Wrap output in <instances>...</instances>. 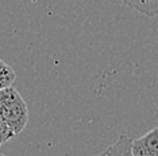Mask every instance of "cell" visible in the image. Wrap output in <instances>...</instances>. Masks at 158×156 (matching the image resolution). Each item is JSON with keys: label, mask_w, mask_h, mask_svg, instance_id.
<instances>
[{"label": "cell", "mask_w": 158, "mask_h": 156, "mask_svg": "<svg viewBox=\"0 0 158 156\" xmlns=\"http://www.w3.org/2000/svg\"><path fill=\"white\" fill-rule=\"evenodd\" d=\"M0 147H2V144H0Z\"/></svg>", "instance_id": "ba28073f"}, {"label": "cell", "mask_w": 158, "mask_h": 156, "mask_svg": "<svg viewBox=\"0 0 158 156\" xmlns=\"http://www.w3.org/2000/svg\"><path fill=\"white\" fill-rule=\"evenodd\" d=\"M0 89H3V88H2V86H0Z\"/></svg>", "instance_id": "52a82bcc"}, {"label": "cell", "mask_w": 158, "mask_h": 156, "mask_svg": "<svg viewBox=\"0 0 158 156\" xmlns=\"http://www.w3.org/2000/svg\"><path fill=\"white\" fill-rule=\"evenodd\" d=\"M123 4L147 16L158 15V0H122Z\"/></svg>", "instance_id": "3957f363"}, {"label": "cell", "mask_w": 158, "mask_h": 156, "mask_svg": "<svg viewBox=\"0 0 158 156\" xmlns=\"http://www.w3.org/2000/svg\"><path fill=\"white\" fill-rule=\"evenodd\" d=\"M14 136H15L14 132L10 129V127L4 123V120H3L2 116H0V144L8 141L10 139H12Z\"/></svg>", "instance_id": "8992f818"}, {"label": "cell", "mask_w": 158, "mask_h": 156, "mask_svg": "<svg viewBox=\"0 0 158 156\" xmlns=\"http://www.w3.org/2000/svg\"><path fill=\"white\" fill-rule=\"evenodd\" d=\"M132 156H158V128L132 140Z\"/></svg>", "instance_id": "7a4b0ae2"}, {"label": "cell", "mask_w": 158, "mask_h": 156, "mask_svg": "<svg viewBox=\"0 0 158 156\" xmlns=\"http://www.w3.org/2000/svg\"><path fill=\"white\" fill-rule=\"evenodd\" d=\"M15 72L11 66H8L4 61L0 59V86L2 88H7L11 86L12 82L15 81Z\"/></svg>", "instance_id": "5b68a950"}, {"label": "cell", "mask_w": 158, "mask_h": 156, "mask_svg": "<svg viewBox=\"0 0 158 156\" xmlns=\"http://www.w3.org/2000/svg\"><path fill=\"white\" fill-rule=\"evenodd\" d=\"M102 155L107 156H118V155H132V139L127 137L126 135H120L119 139L102 152Z\"/></svg>", "instance_id": "277c9868"}, {"label": "cell", "mask_w": 158, "mask_h": 156, "mask_svg": "<svg viewBox=\"0 0 158 156\" xmlns=\"http://www.w3.org/2000/svg\"><path fill=\"white\" fill-rule=\"evenodd\" d=\"M0 116L15 136L26 128L28 123L27 104L12 85L0 89Z\"/></svg>", "instance_id": "6da1fadb"}]
</instances>
